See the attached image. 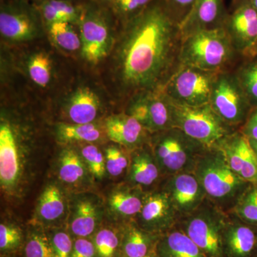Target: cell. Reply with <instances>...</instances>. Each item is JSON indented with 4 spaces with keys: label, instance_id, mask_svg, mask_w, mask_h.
<instances>
[{
    "label": "cell",
    "instance_id": "1",
    "mask_svg": "<svg viewBox=\"0 0 257 257\" xmlns=\"http://www.w3.org/2000/svg\"><path fill=\"white\" fill-rule=\"evenodd\" d=\"M114 54V74L121 94L164 91L181 66L180 23L165 0H155L123 21Z\"/></svg>",
    "mask_w": 257,
    "mask_h": 257
},
{
    "label": "cell",
    "instance_id": "26",
    "mask_svg": "<svg viewBox=\"0 0 257 257\" xmlns=\"http://www.w3.org/2000/svg\"><path fill=\"white\" fill-rule=\"evenodd\" d=\"M63 194L55 184L47 186L37 203V218L42 222L50 224L60 220L65 213Z\"/></svg>",
    "mask_w": 257,
    "mask_h": 257
},
{
    "label": "cell",
    "instance_id": "48",
    "mask_svg": "<svg viewBox=\"0 0 257 257\" xmlns=\"http://www.w3.org/2000/svg\"><path fill=\"white\" fill-rule=\"evenodd\" d=\"M101 1L104 2V3H113L115 1V0H101Z\"/></svg>",
    "mask_w": 257,
    "mask_h": 257
},
{
    "label": "cell",
    "instance_id": "28",
    "mask_svg": "<svg viewBox=\"0 0 257 257\" xmlns=\"http://www.w3.org/2000/svg\"><path fill=\"white\" fill-rule=\"evenodd\" d=\"M87 165L82 156L73 150H65L61 154L59 161V177L65 184H79L85 178Z\"/></svg>",
    "mask_w": 257,
    "mask_h": 257
},
{
    "label": "cell",
    "instance_id": "2",
    "mask_svg": "<svg viewBox=\"0 0 257 257\" xmlns=\"http://www.w3.org/2000/svg\"><path fill=\"white\" fill-rule=\"evenodd\" d=\"M207 198L216 207L229 213L251 183L231 170L218 147L207 148L198 157L194 170Z\"/></svg>",
    "mask_w": 257,
    "mask_h": 257
},
{
    "label": "cell",
    "instance_id": "33",
    "mask_svg": "<svg viewBox=\"0 0 257 257\" xmlns=\"http://www.w3.org/2000/svg\"><path fill=\"white\" fill-rule=\"evenodd\" d=\"M28 69L30 79L37 85L45 87L52 77V61L45 52L34 54L28 61Z\"/></svg>",
    "mask_w": 257,
    "mask_h": 257
},
{
    "label": "cell",
    "instance_id": "7",
    "mask_svg": "<svg viewBox=\"0 0 257 257\" xmlns=\"http://www.w3.org/2000/svg\"><path fill=\"white\" fill-rule=\"evenodd\" d=\"M111 14L95 3L82 7L78 23L83 58L92 64L100 62L111 46Z\"/></svg>",
    "mask_w": 257,
    "mask_h": 257
},
{
    "label": "cell",
    "instance_id": "29",
    "mask_svg": "<svg viewBox=\"0 0 257 257\" xmlns=\"http://www.w3.org/2000/svg\"><path fill=\"white\" fill-rule=\"evenodd\" d=\"M57 138L62 143H94L101 138V131L94 123H60L57 126Z\"/></svg>",
    "mask_w": 257,
    "mask_h": 257
},
{
    "label": "cell",
    "instance_id": "17",
    "mask_svg": "<svg viewBox=\"0 0 257 257\" xmlns=\"http://www.w3.org/2000/svg\"><path fill=\"white\" fill-rule=\"evenodd\" d=\"M228 214L223 232L224 257H253L257 245V227Z\"/></svg>",
    "mask_w": 257,
    "mask_h": 257
},
{
    "label": "cell",
    "instance_id": "39",
    "mask_svg": "<svg viewBox=\"0 0 257 257\" xmlns=\"http://www.w3.org/2000/svg\"><path fill=\"white\" fill-rule=\"evenodd\" d=\"M155 0H115L113 11L123 19V21L141 11Z\"/></svg>",
    "mask_w": 257,
    "mask_h": 257
},
{
    "label": "cell",
    "instance_id": "16",
    "mask_svg": "<svg viewBox=\"0 0 257 257\" xmlns=\"http://www.w3.org/2000/svg\"><path fill=\"white\" fill-rule=\"evenodd\" d=\"M23 173V160L14 130L9 122L0 124V182L5 192H13Z\"/></svg>",
    "mask_w": 257,
    "mask_h": 257
},
{
    "label": "cell",
    "instance_id": "8",
    "mask_svg": "<svg viewBox=\"0 0 257 257\" xmlns=\"http://www.w3.org/2000/svg\"><path fill=\"white\" fill-rule=\"evenodd\" d=\"M209 104L225 122L236 128L244 124L253 110L234 72L230 70L218 73Z\"/></svg>",
    "mask_w": 257,
    "mask_h": 257
},
{
    "label": "cell",
    "instance_id": "34",
    "mask_svg": "<svg viewBox=\"0 0 257 257\" xmlns=\"http://www.w3.org/2000/svg\"><path fill=\"white\" fill-rule=\"evenodd\" d=\"M94 244L97 257H114L121 239L114 230L103 229L96 233Z\"/></svg>",
    "mask_w": 257,
    "mask_h": 257
},
{
    "label": "cell",
    "instance_id": "24",
    "mask_svg": "<svg viewBox=\"0 0 257 257\" xmlns=\"http://www.w3.org/2000/svg\"><path fill=\"white\" fill-rule=\"evenodd\" d=\"M98 96L88 87L79 88L67 104V114L74 124L92 123L97 116L100 105Z\"/></svg>",
    "mask_w": 257,
    "mask_h": 257
},
{
    "label": "cell",
    "instance_id": "3",
    "mask_svg": "<svg viewBox=\"0 0 257 257\" xmlns=\"http://www.w3.org/2000/svg\"><path fill=\"white\" fill-rule=\"evenodd\" d=\"M239 55L223 26L199 30L184 37L181 65L211 72L229 70Z\"/></svg>",
    "mask_w": 257,
    "mask_h": 257
},
{
    "label": "cell",
    "instance_id": "41",
    "mask_svg": "<svg viewBox=\"0 0 257 257\" xmlns=\"http://www.w3.org/2000/svg\"><path fill=\"white\" fill-rule=\"evenodd\" d=\"M196 0H165L169 9L181 23L192 9Z\"/></svg>",
    "mask_w": 257,
    "mask_h": 257
},
{
    "label": "cell",
    "instance_id": "47",
    "mask_svg": "<svg viewBox=\"0 0 257 257\" xmlns=\"http://www.w3.org/2000/svg\"><path fill=\"white\" fill-rule=\"evenodd\" d=\"M145 257H157V256L156 253H155V252L150 253V254L147 255V256H145Z\"/></svg>",
    "mask_w": 257,
    "mask_h": 257
},
{
    "label": "cell",
    "instance_id": "10",
    "mask_svg": "<svg viewBox=\"0 0 257 257\" xmlns=\"http://www.w3.org/2000/svg\"><path fill=\"white\" fill-rule=\"evenodd\" d=\"M126 114L138 120L149 133L173 127L172 104L165 91L144 92L133 96Z\"/></svg>",
    "mask_w": 257,
    "mask_h": 257
},
{
    "label": "cell",
    "instance_id": "22",
    "mask_svg": "<svg viewBox=\"0 0 257 257\" xmlns=\"http://www.w3.org/2000/svg\"><path fill=\"white\" fill-rule=\"evenodd\" d=\"M160 236L142 229L135 221L128 222L121 239L122 257H145L155 252Z\"/></svg>",
    "mask_w": 257,
    "mask_h": 257
},
{
    "label": "cell",
    "instance_id": "45",
    "mask_svg": "<svg viewBox=\"0 0 257 257\" xmlns=\"http://www.w3.org/2000/svg\"><path fill=\"white\" fill-rule=\"evenodd\" d=\"M249 2L250 0H231V10L238 8L240 5L245 4V3H249Z\"/></svg>",
    "mask_w": 257,
    "mask_h": 257
},
{
    "label": "cell",
    "instance_id": "31",
    "mask_svg": "<svg viewBox=\"0 0 257 257\" xmlns=\"http://www.w3.org/2000/svg\"><path fill=\"white\" fill-rule=\"evenodd\" d=\"M46 26L51 38L62 50L74 52L82 47L80 36L74 30L72 23L58 22Z\"/></svg>",
    "mask_w": 257,
    "mask_h": 257
},
{
    "label": "cell",
    "instance_id": "46",
    "mask_svg": "<svg viewBox=\"0 0 257 257\" xmlns=\"http://www.w3.org/2000/svg\"><path fill=\"white\" fill-rule=\"evenodd\" d=\"M251 5L253 7L255 10L257 11V0H250Z\"/></svg>",
    "mask_w": 257,
    "mask_h": 257
},
{
    "label": "cell",
    "instance_id": "38",
    "mask_svg": "<svg viewBox=\"0 0 257 257\" xmlns=\"http://www.w3.org/2000/svg\"><path fill=\"white\" fill-rule=\"evenodd\" d=\"M23 239L21 230L13 224L0 225V248L2 251H10L16 249Z\"/></svg>",
    "mask_w": 257,
    "mask_h": 257
},
{
    "label": "cell",
    "instance_id": "13",
    "mask_svg": "<svg viewBox=\"0 0 257 257\" xmlns=\"http://www.w3.org/2000/svg\"><path fill=\"white\" fill-rule=\"evenodd\" d=\"M161 189L170 198L179 217L197 209L207 199L205 191L194 172L167 176Z\"/></svg>",
    "mask_w": 257,
    "mask_h": 257
},
{
    "label": "cell",
    "instance_id": "15",
    "mask_svg": "<svg viewBox=\"0 0 257 257\" xmlns=\"http://www.w3.org/2000/svg\"><path fill=\"white\" fill-rule=\"evenodd\" d=\"M222 26L239 55H243L257 41V11L250 2L231 10Z\"/></svg>",
    "mask_w": 257,
    "mask_h": 257
},
{
    "label": "cell",
    "instance_id": "40",
    "mask_svg": "<svg viewBox=\"0 0 257 257\" xmlns=\"http://www.w3.org/2000/svg\"><path fill=\"white\" fill-rule=\"evenodd\" d=\"M51 241L56 257H72L74 244L68 234L58 231L53 235Z\"/></svg>",
    "mask_w": 257,
    "mask_h": 257
},
{
    "label": "cell",
    "instance_id": "37",
    "mask_svg": "<svg viewBox=\"0 0 257 257\" xmlns=\"http://www.w3.org/2000/svg\"><path fill=\"white\" fill-rule=\"evenodd\" d=\"M81 156L93 176L99 179L104 177L106 171L105 157L97 147L92 145L83 147Z\"/></svg>",
    "mask_w": 257,
    "mask_h": 257
},
{
    "label": "cell",
    "instance_id": "5",
    "mask_svg": "<svg viewBox=\"0 0 257 257\" xmlns=\"http://www.w3.org/2000/svg\"><path fill=\"white\" fill-rule=\"evenodd\" d=\"M229 214L206 199L195 211L179 219L177 226L207 257H224L223 232Z\"/></svg>",
    "mask_w": 257,
    "mask_h": 257
},
{
    "label": "cell",
    "instance_id": "23",
    "mask_svg": "<svg viewBox=\"0 0 257 257\" xmlns=\"http://www.w3.org/2000/svg\"><path fill=\"white\" fill-rule=\"evenodd\" d=\"M146 193L133 185L114 191L109 198V207L113 214L123 219L136 218L143 207Z\"/></svg>",
    "mask_w": 257,
    "mask_h": 257
},
{
    "label": "cell",
    "instance_id": "27",
    "mask_svg": "<svg viewBox=\"0 0 257 257\" xmlns=\"http://www.w3.org/2000/svg\"><path fill=\"white\" fill-rule=\"evenodd\" d=\"M37 9L46 25L58 22L77 24L82 12V7L69 0H42Z\"/></svg>",
    "mask_w": 257,
    "mask_h": 257
},
{
    "label": "cell",
    "instance_id": "9",
    "mask_svg": "<svg viewBox=\"0 0 257 257\" xmlns=\"http://www.w3.org/2000/svg\"><path fill=\"white\" fill-rule=\"evenodd\" d=\"M219 72L181 65L164 91L170 100L182 105L209 104L213 84Z\"/></svg>",
    "mask_w": 257,
    "mask_h": 257
},
{
    "label": "cell",
    "instance_id": "35",
    "mask_svg": "<svg viewBox=\"0 0 257 257\" xmlns=\"http://www.w3.org/2000/svg\"><path fill=\"white\" fill-rule=\"evenodd\" d=\"M106 170L112 177H119L128 171L130 157L119 147L110 146L105 151Z\"/></svg>",
    "mask_w": 257,
    "mask_h": 257
},
{
    "label": "cell",
    "instance_id": "32",
    "mask_svg": "<svg viewBox=\"0 0 257 257\" xmlns=\"http://www.w3.org/2000/svg\"><path fill=\"white\" fill-rule=\"evenodd\" d=\"M234 72L251 107L256 109L257 61L248 60Z\"/></svg>",
    "mask_w": 257,
    "mask_h": 257
},
{
    "label": "cell",
    "instance_id": "14",
    "mask_svg": "<svg viewBox=\"0 0 257 257\" xmlns=\"http://www.w3.org/2000/svg\"><path fill=\"white\" fill-rule=\"evenodd\" d=\"M216 147L235 173L248 183L257 184V157L249 140L239 130L228 135Z\"/></svg>",
    "mask_w": 257,
    "mask_h": 257
},
{
    "label": "cell",
    "instance_id": "4",
    "mask_svg": "<svg viewBox=\"0 0 257 257\" xmlns=\"http://www.w3.org/2000/svg\"><path fill=\"white\" fill-rule=\"evenodd\" d=\"M152 153L164 177L180 172H193L198 157L207 147L179 128L153 134Z\"/></svg>",
    "mask_w": 257,
    "mask_h": 257
},
{
    "label": "cell",
    "instance_id": "18",
    "mask_svg": "<svg viewBox=\"0 0 257 257\" xmlns=\"http://www.w3.org/2000/svg\"><path fill=\"white\" fill-rule=\"evenodd\" d=\"M226 15L223 0H196L192 9L181 22L182 37L199 30L221 27Z\"/></svg>",
    "mask_w": 257,
    "mask_h": 257
},
{
    "label": "cell",
    "instance_id": "49",
    "mask_svg": "<svg viewBox=\"0 0 257 257\" xmlns=\"http://www.w3.org/2000/svg\"><path fill=\"white\" fill-rule=\"evenodd\" d=\"M253 257H257V245L256 248V251H255L254 255H253Z\"/></svg>",
    "mask_w": 257,
    "mask_h": 257
},
{
    "label": "cell",
    "instance_id": "43",
    "mask_svg": "<svg viewBox=\"0 0 257 257\" xmlns=\"http://www.w3.org/2000/svg\"><path fill=\"white\" fill-rule=\"evenodd\" d=\"M239 130L248 140L257 142V108L251 111L248 119Z\"/></svg>",
    "mask_w": 257,
    "mask_h": 257
},
{
    "label": "cell",
    "instance_id": "12",
    "mask_svg": "<svg viewBox=\"0 0 257 257\" xmlns=\"http://www.w3.org/2000/svg\"><path fill=\"white\" fill-rule=\"evenodd\" d=\"M180 219L170 198L162 189L146 193L135 222L147 232L162 235L177 226Z\"/></svg>",
    "mask_w": 257,
    "mask_h": 257
},
{
    "label": "cell",
    "instance_id": "36",
    "mask_svg": "<svg viewBox=\"0 0 257 257\" xmlns=\"http://www.w3.org/2000/svg\"><path fill=\"white\" fill-rule=\"evenodd\" d=\"M26 257H56L52 241L41 232L32 233L25 246Z\"/></svg>",
    "mask_w": 257,
    "mask_h": 257
},
{
    "label": "cell",
    "instance_id": "6",
    "mask_svg": "<svg viewBox=\"0 0 257 257\" xmlns=\"http://www.w3.org/2000/svg\"><path fill=\"white\" fill-rule=\"evenodd\" d=\"M170 101L173 127L207 148L217 146L221 140L238 130L225 122L209 104L189 106Z\"/></svg>",
    "mask_w": 257,
    "mask_h": 257
},
{
    "label": "cell",
    "instance_id": "21",
    "mask_svg": "<svg viewBox=\"0 0 257 257\" xmlns=\"http://www.w3.org/2000/svg\"><path fill=\"white\" fill-rule=\"evenodd\" d=\"M155 251L157 257H207L177 226L161 235Z\"/></svg>",
    "mask_w": 257,
    "mask_h": 257
},
{
    "label": "cell",
    "instance_id": "44",
    "mask_svg": "<svg viewBox=\"0 0 257 257\" xmlns=\"http://www.w3.org/2000/svg\"><path fill=\"white\" fill-rule=\"evenodd\" d=\"M243 57H246L248 60H252L257 57V41L251 48L248 49L246 52L242 55Z\"/></svg>",
    "mask_w": 257,
    "mask_h": 257
},
{
    "label": "cell",
    "instance_id": "11",
    "mask_svg": "<svg viewBox=\"0 0 257 257\" xmlns=\"http://www.w3.org/2000/svg\"><path fill=\"white\" fill-rule=\"evenodd\" d=\"M41 20L39 10L26 3L4 4L0 10V32L10 41H28L38 35Z\"/></svg>",
    "mask_w": 257,
    "mask_h": 257
},
{
    "label": "cell",
    "instance_id": "25",
    "mask_svg": "<svg viewBox=\"0 0 257 257\" xmlns=\"http://www.w3.org/2000/svg\"><path fill=\"white\" fill-rule=\"evenodd\" d=\"M99 221V210L96 204L89 199H82L74 206L69 227L76 236L87 237L94 232Z\"/></svg>",
    "mask_w": 257,
    "mask_h": 257
},
{
    "label": "cell",
    "instance_id": "42",
    "mask_svg": "<svg viewBox=\"0 0 257 257\" xmlns=\"http://www.w3.org/2000/svg\"><path fill=\"white\" fill-rule=\"evenodd\" d=\"M72 257H97L94 243L85 238H79L74 241Z\"/></svg>",
    "mask_w": 257,
    "mask_h": 257
},
{
    "label": "cell",
    "instance_id": "20",
    "mask_svg": "<svg viewBox=\"0 0 257 257\" xmlns=\"http://www.w3.org/2000/svg\"><path fill=\"white\" fill-rule=\"evenodd\" d=\"M127 172L130 183L142 189L151 187L163 177L151 147L147 145L132 151Z\"/></svg>",
    "mask_w": 257,
    "mask_h": 257
},
{
    "label": "cell",
    "instance_id": "19",
    "mask_svg": "<svg viewBox=\"0 0 257 257\" xmlns=\"http://www.w3.org/2000/svg\"><path fill=\"white\" fill-rule=\"evenodd\" d=\"M105 127L109 140L132 151L145 145L149 133L138 120L128 114L109 116L106 120Z\"/></svg>",
    "mask_w": 257,
    "mask_h": 257
},
{
    "label": "cell",
    "instance_id": "30",
    "mask_svg": "<svg viewBox=\"0 0 257 257\" xmlns=\"http://www.w3.org/2000/svg\"><path fill=\"white\" fill-rule=\"evenodd\" d=\"M229 214L257 227V184H250Z\"/></svg>",
    "mask_w": 257,
    "mask_h": 257
}]
</instances>
